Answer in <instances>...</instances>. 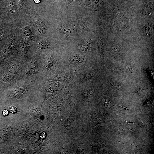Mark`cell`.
<instances>
[{"instance_id": "cell-1", "label": "cell", "mask_w": 154, "mask_h": 154, "mask_svg": "<svg viewBox=\"0 0 154 154\" xmlns=\"http://www.w3.org/2000/svg\"><path fill=\"white\" fill-rule=\"evenodd\" d=\"M84 22L77 19L71 20L64 23L60 27L62 32L65 35L73 36L85 30Z\"/></svg>"}, {"instance_id": "cell-2", "label": "cell", "mask_w": 154, "mask_h": 154, "mask_svg": "<svg viewBox=\"0 0 154 154\" xmlns=\"http://www.w3.org/2000/svg\"><path fill=\"white\" fill-rule=\"evenodd\" d=\"M27 66V71L29 74L35 73L38 70V63L35 60L31 61Z\"/></svg>"}, {"instance_id": "cell-3", "label": "cell", "mask_w": 154, "mask_h": 154, "mask_svg": "<svg viewBox=\"0 0 154 154\" xmlns=\"http://www.w3.org/2000/svg\"><path fill=\"white\" fill-rule=\"evenodd\" d=\"M35 27L37 31L40 34H44L46 33V27L40 21L37 20L36 21Z\"/></svg>"}, {"instance_id": "cell-4", "label": "cell", "mask_w": 154, "mask_h": 154, "mask_svg": "<svg viewBox=\"0 0 154 154\" xmlns=\"http://www.w3.org/2000/svg\"><path fill=\"white\" fill-rule=\"evenodd\" d=\"M97 70L95 69L86 72L82 77L83 81L88 80L93 77L96 74Z\"/></svg>"}, {"instance_id": "cell-5", "label": "cell", "mask_w": 154, "mask_h": 154, "mask_svg": "<svg viewBox=\"0 0 154 154\" xmlns=\"http://www.w3.org/2000/svg\"><path fill=\"white\" fill-rule=\"evenodd\" d=\"M86 59V57L81 55H74L72 56L70 60L71 62L73 63L82 62Z\"/></svg>"}, {"instance_id": "cell-6", "label": "cell", "mask_w": 154, "mask_h": 154, "mask_svg": "<svg viewBox=\"0 0 154 154\" xmlns=\"http://www.w3.org/2000/svg\"><path fill=\"white\" fill-rule=\"evenodd\" d=\"M90 46L89 42L84 41L80 43L79 46V48L81 51H86L89 49Z\"/></svg>"}, {"instance_id": "cell-7", "label": "cell", "mask_w": 154, "mask_h": 154, "mask_svg": "<svg viewBox=\"0 0 154 154\" xmlns=\"http://www.w3.org/2000/svg\"><path fill=\"white\" fill-rule=\"evenodd\" d=\"M97 47L100 56L103 57L104 54V49L103 42L100 39H99L98 40Z\"/></svg>"}, {"instance_id": "cell-8", "label": "cell", "mask_w": 154, "mask_h": 154, "mask_svg": "<svg viewBox=\"0 0 154 154\" xmlns=\"http://www.w3.org/2000/svg\"><path fill=\"white\" fill-rule=\"evenodd\" d=\"M110 84L113 88L117 90H121L123 88L121 84L116 82H112Z\"/></svg>"}, {"instance_id": "cell-9", "label": "cell", "mask_w": 154, "mask_h": 154, "mask_svg": "<svg viewBox=\"0 0 154 154\" xmlns=\"http://www.w3.org/2000/svg\"><path fill=\"white\" fill-rule=\"evenodd\" d=\"M119 48L116 46H114L112 50V55L114 58H116L119 54Z\"/></svg>"}, {"instance_id": "cell-10", "label": "cell", "mask_w": 154, "mask_h": 154, "mask_svg": "<svg viewBox=\"0 0 154 154\" xmlns=\"http://www.w3.org/2000/svg\"><path fill=\"white\" fill-rule=\"evenodd\" d=\"M103 104L105 107L107 108H110L112 106V102L110 99L107 98L104 100Z\"/></svg>"}, {"instance_id": "cell-11", "label": "cell", "mask_w": 154, "mask_h": 154, "mask_svg": "<svg viewBox=\"0 0 154 154\" xmlns=\"http://www.w3.org/2000/svg\"><path fill=\"white\" fill-rule=\"evenodd\" d=\"M48 44L43 40H41L39 41L38 44V46L41 49H44L47 48Z\"/></svg>"}, {"instance_id": "cell-12", "label": "cell", "mask_w": 154, "mask_h": 154, "mask_svg": "<svg viewBox=\"0 0 154 154\" xmlns=\"http://www.w3.org/2000/svg\"><path fill=\"white\" fill-rule=\"evenodd\" d=\"M14 75L15 74L14 73L10 72L8 73L5 75V76L4 77V78L3 79L4 80H4V81H11L14 77Z\"/></svg>"}, {"instance_id": "cell-13", "label": "cell", "mask_w": 154, "mask_h": 154, "mask_svg": "<svg viewBox=\"0 0 154 154\" xmlns=\"http://www.w3.org/2000/svg\"><path fill=\"white\" fill-rule=\"evenodd\" d=\"M110 70L112 72L116 73L119 72L120 69L118 66L114 64L110 66Z\"/></svg>"}, {"instance_id": "cell-14", "label": "cell", "mask_w": 154, "mask_h": 154, "mask_svg": "<svg viewBox=\"0 0 154 154\" xmlns=\"http://www.w3.org/2000/svg\"><path fill=\"white\" fill-rule=\"evenodd\" d=\"M67 77V75L66 74H62L58 76L57 77V79L59 82H63L66 80Z\"/></svg>"}, {"instance_id": "cell-15", "label": "cell", "mask_w": 154, "mask_h": 154, "mask_svg": "<svg viewBox=\"0 0 154 154\" xmlns=\"http://www.w3.org/2000/svg\"><path fill=\"white\" fill-rule=\"evenodd\" d=\"M8 5L10 10L14 11L15 10L16 5L15 3L13 1H10L8 4Z\"/></svg>"}, {"instance_id": "cell-16", "label": "cell", "mask_w": 154, "mask_h": 154, "mask_svg": "<svg viewBox=\"0 0 154 154\" xmlns=\"http://www.w3.org/2000/svg\"><path fill=\"white\" fill-rule=\"evenodd\" d=\"M86 94V96L88 98L92 97L94 95V93L92 91H88Z\"/></svg>"}, {"instance_id": "cell-17", "label": "cell", "mask_w": 154, "mask_h": 154, "mask_svg": "<svg viewBox=\"0 0 154 154\" xmlns=\"http://www.w3.org/2000/svg\"><path fill=\"white\" fill-rule=\"evenodd\" d=\"M9 111L11 113H14L16 112L17 109L15 107H11L9 108Z\"/></svg>"}, {"instance_id": "cell-18", "label": "cell", "mask_w": 154, "mask_h": 154, "mask_svg": "<svg viewBox=\"0 0 154 154\" xmlns=\"http://www.w3.org/2000/svg\"><path fill=\"white\" fill-rule=\"evenodd\" d=\"M117 130L119 132H120V133L124 132L125 131L123 127H118Z\"/></svg>"}, {"instance_id": "cell-19", "label": "cell", "mask_w": 154, "mask_h": 154, "mask_svg": "<svg viewBox=\"0 0 154 154\" xmlns=\"http://www.w3.org/2000/svg\"><path fill=\"white\" fill-rule=\"evenodd\" d=\"M117 107L118 109H120L121 110H123L124 108V106L121 104H119L117 105Z\"/></svg>"}, {"instance_id": "cell-20", "label": "cell", "mask_w": 154, "mask_h": 154, "mask_svg": "<svg viewBox=\"0 0 154 154\" xmlns=\"http://www.w3.org/2000/svg\"><path fill=\"white\" fill-rule=\"evenodd\" d=\"M8 111L6 110H4L3 111V113L4 116H6L8 114Z\"/></svg>"}, {"instance_id": "cell-21", "label": "cell", "mask_w": 154, "mask_h": 154, "mask_svg": "<svg viewBox=\"0 0 154 154\" xmlns=\"http://www.w3.org/2000/svg\"><path fill=\"white\" fill-rule=\"evenodd\" d=\"M144 90V89L142 87L139 88L138 90V93H141Z\"/></svg>"}, {"instance_id": "cell-22", "label": "cell", "mask_w": 154, "mask_h": 154, "mask_svg": "<svg viewBox=\"0 0 154 154\" xmlns=\"http://www.w3.org/2000/svg\"><path fill=\"white\" fill-rule=\"evenodd\" d=\"M36 3H38L40 2L41 0H33Z\"/></svg>"}, {"instance_id": "cell-23", "label": "cell", "mask_w": 154, "mask_h": 154, "mask_svg": "<svg viewBox=\"0 0 154 154\" xmlns=\"http://www.w3.org/2000/svg\"><path fill=\"white\" fill-rule=\"evenodd\" d=\"M18 0V2L19 3L20 5H22V3H23V0Z\"/></svg>"}, {"instance_id": "cell-24", "label": "cell", "mask_w": 154, "mask_h": 154, "mask_svg": "<svg viewBox=\"0 0 154 154\" xmlns=\"http://www.w3.org/2000/svg\"><path fill=\"white\" fill-rule=\"evenodd\" d=\"M3 36V34H2L1 32H0V40L1 39V38Z\"/></svg>"}]
</instances>
